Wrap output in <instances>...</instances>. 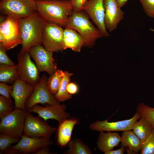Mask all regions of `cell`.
<instances>
[{"instance_id":"d590c367","label":"cell","mask_w":154,"mask_h":154,"mask_svg":"<svg viewBox=\"0 0 154 154\" xmlns=\"http://www.w3.org/2000/svg\"><path fill=\"white\" fill-rule=\"evenodd\" d=\"M33 154H52L49 151L48 146L43 147L38 151L33 153Z\"/></svg>"},{"instance_id":"83f0119b","label":"cell","mask_w":154,"mask_h":154,"mask_svg":"<svg viewBox=\"0 0 154 154\" xmlns=\"http://www.w3.org/2000/svg\"><path fill=\"white\" fill-rule=\"evenodd\" d=\"M21 138L1 133L0 134V153L9 154V149L13 143H18Z\"/></svg>"},{"instance_id":"e0dca14e","label":"cell","mask_w":154,"mask_h":154,"mask_svg":"<svg viewBox=\"0 0 154 154\" xmlns=\"http://www.w3.org/2000/svg\"><path fill=\"white\" fill-rule=\"evenodd\" d=\"M11 96L14 100L15 108L26 109L25 103L34 86L18 78L14 82Z\"/></svg>"},{"instance_id":"2e32d148","label":"cell","mask_w":154,"mask_h":154,"mask_svg":"<svg viewBox=\"0 0 154 154\" xmlns=\"http://www.w3.org/2000/svg\"><path fill=\"white\" fill-rule=\"evenodd\" d=\"M104 24L107 30L112 32L124 18V12L117 5L116 0H104Z\"/></svg>"},{"instance_id":"7c38bea8","label":"cell","mask_w":154,"mask_h":154,"mask_svg":"<svg viewBox=\"0 0 154 154\" xmlns=\"http://www.w3.org/2000/svg\"><path fill=\"white\" fill-rule=\"evenodd\" d=\"M28 52L40 72H45L50 76L57 70L53 57V52L47 50L42 44L32 47Z\"/></svg>"},{"instance_id":"74e56055","label":"cell","mask_w":154,"mask_h":154,"mask_svg":"<svg viewBox=\"0 0 154 154\" xmlns=\"http://www.w3.org/2000/svg\"><path fill=\"white\" fill-rule=\"evenodd\" d=\"M128 0H116L118 6L120 8L124 6Z\"/></svg>"},{"instance_id":"ab89813d","label":"cell","mask_w":154,"mask_h":154,"mask_svg":"<svg viewBox=\"0 0 154 154\" xmlns=\"http://www.w3.org/2000/svg\"><path fill=\"white\" fill-rule=\"evenodd\" d=\"M33 0L34 1H37L41 0Z\"/></svg>"},{"instance_id":"cb8c5ba5","label":"cell","mask_w":154,"mask_h":154,"mask_svg":"<svg viewBox=\"0 0 154 154\" xmlns=\"http://www.w3.org/2000/svg\"><path fill=\"white\" fill-rule=\"evenodd\" d=\"M65 74V71L57 69L47 79L48 87L52 94L54 95L58 92Z\"/></svg>"},{"instance_id":"6da1fadb","label":"cell","mask_w":154,"mask_h":154,"mask_svg":"<svg viewBox=\"0 0 154 154\" xmlns=\"http://www.w3.org/2000/svg\"><path fill=\"white\" fill-rule=\"evenodd\" d=\"M37 10L46 21L65 27L73 11L71 0H41L35 1Z\"/></svg>"},{"instance_id":"3957f363","label":"cell","mask_w":154,"mask_h":154,"mask_svg":"<svg viewBox=\"0 0 154 154\" xmlns=\"http://www.w3.org/2000/svg\"><path fill=\"white\" fill-rule=\"evenodd\" d=\"M83 10L73 11L70 16L66 26L76 31L84 41V46L92 47L96 41L103 36L99 29L90 21Z\"/></svg>"},{"instance_id":"277c9868","label":"cell","mask_w":154,"mask_h":154,"mask_svg":"<svg viewBox=\"0 0 154 154\" xmlns=\"http://www.w3.org/2000/svg\"><path fill=\"white\" fill-rule=\"evenodd\" d=\"M0 10L3 14L18 20L28 17L37 11L33 0H1Z\"/></svg>"},{"instance_id":"8992f818","label":"cell","mask_w":154,"mask_h":154,"mask_svg":"<svg viewBox=\"0 0 154 154\" xmlns=\"http://www.w3.org/2000/svg\"><path fill=\"white\" fill-rule=\"evenodd\" d=\"M21 42L18 20L7 16L0 24V46L7 51Z\"/></svg>"},{"instance_id":"d6986e66","label":"cell","mask_w":154,"mask_h":154,"mask_svg":"<svg viewBox=\"0 0 154 154\" xmlns=\"http://www.w3.org/2000/svg\"><path fill=\"white\" fill-rule=\"evenodd\" d=\"M121 137L117 132L101 131L97 143V147L104 153L113 150L121 142Z\"/></svg>"},{"instance_id":"f1b7e54d","label":"cell","mask_w":154,"mask_h":154,"mask_svg":"<svg viewBox=\"0 0 154 154\" xmlns=\"http://www.w3.org/2000/svg\"><path fill=\"white\" fill-rule=\"evenodd\" d=\"M140 154H154V129L142 144Z\"/></svg>"},{"instance_id":"52a82bcc","label":"cell","mask_w":154,"mask_h":154,"mask_svg":"<svg viewBox=\"0 0 154 154\" xmlns=\"http://www.w3.org/2000/svg\"><path fill=\"white\" fill-rule=\"evenodd\" d=\"M63 30L62 27L56 24L47 22L42 38V44L47 50L53 52L64 50Z\"/></svg>"},{"instance_id":"7402d4cb","label":"cell","mask_w":154,"mask_h":154,"mask_svg":"<svg viewBox=\"0 0 154 154\" xmlns=\"http://www.w3.org/2000/svg\"><path fill=\"white\" fill-rule=\"evenodd\" d=\"M132 130L143 143L148 138L153 129L147 121L141 117L139 121L134 123Z\"/></svg>"},{"instance_id":"5bb4252c","label":"cell","mask_w":154,"mask_h":154,"mask_svg":"<svg viewBox=\"0 0 154 154\" xmlns=\"http://www.w3.org/2000/svg\"><path fill=\"white\" fill-rule=\"evenodd\" d=\"M141 117L137 112L131 119L115 122H109L107 120L102 121L97 120L90 125V129L99 131H125L132 130L133 125L138 119Z\"/></svg>"},{"instance_id":"d6a6232c","label":"cell","mask_w":154,"mask_h":154,"mask_svg":"<svg viewBox=\"0 0 154 154\" xmlns=\"http://www.w3.org/2000/svg\"><path fill=\"white\" fill-rule=\"evenodd\" d=\"M13 89L12 86H9L6 83H0V94L10 100L11 94Z\"/></svg>"},{"instance_id":"836d02e7","label":"cell","mask_w":154,"mask_h":154,"mask_svg":"<svg viewBox=\"0 0 154 154\" xmlns=\"http://www.w3.org/2000/svg\"><path fill=\"white\" fill-rule=\"evenodd\" d=\"M89 0H71L73 11L76 12L82 10V8Z\"/></svg>"},{"instance_id":"4dcf8cb0","label":"cell","mask_w":154,"mask_h":154,"mask_svg":"<svg viewBox=\"0 0 154 154\" xmlns=\"http://www.w3.org/2000/svg\"><path fill=\"white\" fill-rule=\"evenodd\" d=\"M145 14L154 18V0H139Z\"/></svg>"},{"instance_id":"1f68e13d","label":"cell","mask_w":154,"mask_h":154,"mask_svg":"<svg viewBox=\"0 0 154 154\" xmlns=\"http://www.w3.org/2000/svg\"><path fill=\"white\" fill-rule=\"evenodd\" d=\"M6 50L0 46V64L9 66L15 65V63L9 58L6 53Z\"/></svg>"},{"instance_id":"4316f807","label":"cell","mask_w":154,"mask_h":154,"mask_svg":"<svg viewBox=\"0 0 154 154\" xmlns=\"http://www.w3.org/2000/svg\"><path fill=\"white\" fill-rule=\"evenodd\" d=\"M136 110L141 117L145 119L152 129H154V108L140 103L137 105Z\"/></svg>"},{"instance_id":"4fadbf2b","label":"cell","mask_w":154,"mask_h":154,"mask_svg":"<svg viewBox=\"0 0 154 154\" xmlns=\"http://www.w3.org/2000/svg\"><path fill=\"white\" fill-rule=\"evenodd\" d=\"M104 0H89L82 8L92 19L101 32L103 37L110 35L104 24L105 10Z\"/></svg>"},{"instance_id":"7a4b0ae2","label":"cell","mask_w":154,"mask_h":154,"mask_svg":"<svg viewBox=\"0 0 154 154\" xmlns=\"http://www.w3.org/2000/svg\"><path fill=\"white\" fill-rule=\"evenodd\" d=\"M47 21L37 11L31 16L18 20L23 52H28L32 46L42 44L43 29Z\"/></svg>"},{"instance_id":"ba28073f","label":"cell","mask_w":154,"mask_h":154,"mask_svg":"<svg viewBox=\"0 0 154 154\" xmlns=\"http://www.w3.org/2000/svg\"><path fill=\"white\" fill-rule=\"evenodd\" d=\"M29 52L21 51L17 56L18 78L34 86L40 81L39 71Z\"/></svg>"},{"instance_id":"44dd1931","label":"cell","mask_w":154,"mask_h":154,"mask_svg":"<svg viewBox=\"0 0 154 154\" xmlns=\"http://www.w3.org/2000/svg\"><path fill=\"white\" fill-rule=\"evenodd\" d=\"M121 137V146L128 147L135 154L141 151L142 142L133 131L130 130L123 131Z\"/></svg>"},{"instance_id":"5b68a950","label":"cell","mask_w":154,"mask_h":154,"mask_svg":"<svg viewBox=\"0 0 154 154\" xmlns=\"http://www.w3.org/2000/svg\"><path fill=\"white\" fill-rule=\"evenodd\" d=\"M27 111L15 108L10 113L1 118L0 133L21 138L23 131Z\"/></svg>"},{"instance_id":"e575fe53","label":"cell","mask_w":154,"mask_h":154,"mask_svg":"<svg viewBox=\"0 0 154 154\" xmlns=\"http://www.w3.org/2000/svg\"><path fill=\"white\" fill-rule=\"evenodd\" d=\"M67 90L68 92L72 95L77 93L78 91V88L76 84L73 82H71L68 85Z\"/></svg>"},{"instance_id":"603a6c76","label":"cell","mask_w":154,"mask_h":154,"mask_svg":"<svg viewBox=\"0 0 154 154\" xmlns=\"http://www.w3.org/2000/svg\"><path fill=\"white\" fill-rule=\"evenodd\" d=\"M18 78L17 64L13 66L0 64V82L14 83Z\"/></svg>"},{"instance_id":"f546056e","label":"cell","mask_w":154,"mask_h":154,"mask_svg":"<svg viewBox=\"0 0 154 154\" xmlns=\"http://www.w3.org/2000/svg\"><path fill=\"white\" fill-rule=\"evenodd\" d=\"M14 109L11 100L5 97L0 96V118L12 112Z\"/></svg>"},{"instance_id":"ac0fdd59","label":"cell","mask_w":154,"mask_h":154,"mask_svg":"<svg viewBox=\"0 0 154 154\" xmlns=\"http://www.w3.org/2000/svg\"><path fill=\"white\" fill-rule=\"evenodd\" d=\"M64 50L71 49L73 51L79 52L84 46V40L81 35L75 30L65 27L63 30Z\"/></svg>"},{"instance_id":"8fae6325","label":"cell","mask_w":154,"mask_h":154,"mask_svg":"<svg viewBox=\"0 0 154 154\" xmlns=\"http://www.w3.org/2000/svg\"><path fill=\"white\" fill-rule=\"evenodd\" d=\"M52 143L50 137H32L23 134L17 144L10 147V154H33L44 147L50 146Z\"/></svg>"},{"instance_id":"9a60e30c","label":"cell","mask_w":154,"mask_h":154,"mask_svg":"<svg viewBox=\"0 0 154 154\" xmlns=\"http://www.w3.org/2000/svg\"><path fill=\"white\" fill-rule=\"evenodd\" d=\"M66 108L65 105L60 104L45 107L36 104L27 110L37 113L45 121L54 119L60 124L69 117V114L65 111Z\"/></svg>"},{"instance_id":"484cf974","label":"cell","mask_w":154,"mask_h":154,"mask_svg":"<svg viewBox=\"0 0 154 154\" xmlns=\"http://www.w3.org/2000/svg\"><path fill=\"white\" fill-rule=\"evenodd\" d=\"M69 148L66 153L69 154H90L92 152L90 149L80 140L74 139L70 141Z\"/></svg>"},{"instance_id":"30bf717a","label":"cell","mask_w":154,"mask_h":154,"mask_svg":"<svg viewBox=\"0 0 154 154\" xmlns=\"http://www.w3.org/2000/svg\"><path fill=\"white\" fill-rule=\"evenodd\" d=\"M47 77L43 75L39 82L35 86L32 94L26 102L25 109L27 110L38 104L46 103L50 105L60 104L49 91L47 86Z\"/></svg>"},{"instance_id":"9c48e42d","label":"cell","mask_w":154,"mask_h":154,"mask_svg":"<svg viewBox=\"0 0 154 154\" xmlns=\"http://www.w3.org/2000/svg\"><path fill=\"white\" fill-rule=\"evenodd\" d=\"M45 121L39 116H33L27 111L23 134L32 137L50 138L57 128L50 126Z\"/></svg>"},{"instance_id":"d4e9b609","label":"cell","mask_w":154,"mask_h":154,"mask_svg":"<svg viewBox=\"0 0 154 154\" xmlns=\"http://www.w3.org/2000/svg\"><path fill=\"white\" fill-rule=\"evenodd\" d=\"M72 75V73L68 71H65V76L58 91L54 95L55 97L59 102L64 101L71 98L72 95L68 92L67 87L70 83V77Z\"/></svg>"},{"instance_id":"8d00e7d4","label":"cell","mask_w":154,"mask_h":154,"mask_svg":"<svg viewBox=\"0 0 154 154\" xmlns=\"http://www.w3.org/2000/svg\"><path fill=\"white\" fill-rule=\"evenodd\" d=\"M124 147L121 146L119 149L111 150L104 153L105 154H123L124 151Z\"/></svg>"},{"instance_id":"ffe728a7","label":"cell","mask_w":154,"mask_h":154,"mask_svg":"<svg viewBox=\"0 0 154 154\" xmlns=\"http://www.w3.org/2000/svg\"><path fill=\"white\" fill-rule=\"evenodd\" d=\"M78 121L76 119H67L59 124L57 134V142L59 146L64 147L69 143L74 127Z\"/></svg>"},{"instance_id":"f35d334b","label":"cell","mask_w":154,"mask_h":154,"mask_svg":"<svg viewBox=\"0 0 154 154\" xmlns=\"http://www.w3.org/2000/svg\"><path fill=\"white\" fill-rule=\"evenodd\" d=\"M150 29L152 31L154 32V29L151 28H150Z\"/></svg>"}]
</instances>
